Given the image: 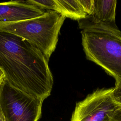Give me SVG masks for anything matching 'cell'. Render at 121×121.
<instances>
[{
    "mask_svg": "<svg viewBox=\"0 0 121 121\" xmlns=\"http://www.w3.org/2000/svg\"><path fill=\"white\" fill-rule=\"evenodd\" d=\"M0 69L14 87L43 100L51 95L53 76L45 56L26 39L0 30Z\"/></svg>",
    "mask_w": 121,
    "mask_h": 121,
    "instance_id": "1",
    "label": "cell"
},
{
    "mask_svg": "<svg viewBox=\"0 0 121 121\" xmlns=\"http://www.w3.org/2000/svg\"><path fill=\"white\" fill-rule=\"evenodd\" d=\"M82 44L87 59L102 67L121 85V34L98 27L82 29Z\"/></svg>",
    "mask_w": 121,
    "mask_h": 121,
    "instance_id": "2",
    "label": "cell"
},
{
    "mask_svg": "<svg viewBox=\"0 0 121 121\" xmlns=\"http://www.w3.org/2000/svg\"><path fill=\"white\" fill-rule=\"evenodd\" d=\"M65 17L52 10L43 15L16 22L0 23V30L21 37L37 48L48 61L55 51Z\"/></svg>",
    "mask_w": 121,
    "mask_h": 121,
    "instance_id": "3",
    "label": "cell"
},
{
    "mask_svg": "<svg viewBox=\"0 0 121 121\" xmlns=\"http://www.w3.org/2000/svg\"><path fill=\"white\" fill-rule=\"evenodd\" d=\"M43 101L14 87L5 80L0 86V111L6 121H38Z\"/></svg>",
    "mask_w": 121,
    "mask_h": 121,
    "instance_id": "4",
    "label": "cell"
},
{
    "mask_svg": "<svg viewBox=\"0 0 121 121\" xmlns=\"http://www.w3.org/2000/svg\"><path fill=\"white\" fill-rule=\"evenodd\" d=\"M113 88L97 89L77 103L70 121H112L120 105L112 97Z\"/></svg>",
    "mask_w": 121,
    "mask_h": 121,
    "instance_id": "5",
    "label": "cell"
},
{
    "mask_svg": "<svg viewBox=\"0 0 121 121\" xmlns=\"http://www.w3.org/2000/svg\"><path fill=\"white\" fill-rule=\"evenodd\" d=\"M116 5V0H94L92 13L85 19L78 21L79 27H98L121 34L115 24Z\"/></svg>",
    "mask_w": 121,
    "mask_h": 121,
    "instance_id": "6",
    "label": "cell"
},
{
    "mask_svg": "<svg viewBox=\"0 0 121 121\" xmlns=\"http://www.w3.org/2000/svg\"><path fill=\"white\" fill-rule=\"evenodd\" d=\"M46 11L26 1L0 3V23L16 22L40 17Z\"/></svg>",
    "mask_w": 121,
    "mask_h": 121,
    "instance_id": "7",
    "label": "cell"
},
{
    "mask_svg": "<svg viewBox=\"0 0 121 121\" xmlns=\"http://www.w3.org/2000/svg\"><path fill=\"white\" fill-rule=\"evenodd\" d=\"M26 1L43 9L55 11L65 17L80 21L88 17L79 0H34Z\"/></svg>",
    "mask_w": 121,
    "mask_h": 121,
    "instance_id": "8",
    "label": "cell"
},
{
    "mask_svg": "<svg viewBox=\"0 0 121 121\" xmlns=\"http://www.w3.org/2000/svg\"><path fill=\"white\" fill-rule=\"evenodd\" d=\"M79 1L89 17L93 11L94 0H79Z\"/></svg>",
    "mask_w": 121,
    "mask_h": 121,
    "instance_id": "9",
    "label": "cell"
},
{
    "mask_svg": "<svg viewBox=\"0 0 121 121\" xmlns=\"http://www.w3.org/2000/svg\"><path fill=\"white\" fill-rule=\"evenodd\" d=\"M112 95L114 101L121 105V85L113 88Z\"/></svg>",
    "mask_w": 121,
    "mask_h": 121,
    "instance_id": "10",
    "label": "cell"
},
{
    "mask_svg": "<svg viewBox=\"0 0 121 121\" xmlns=\"http://www.w3.org/2000/svg\"><path fill=\"white\" fill-rule=\"evenodd\" d=\"M112 121H121V105L114 112Z\"/></svg>",
    "mask_w": 121,
    "mask_h": 121,
    "instance_id": "11",
    "label": "cell"
},
{
    "mask_svg": "<svg viewBox=\"0 0 121 121\" xmlns=\"http://www.w3.org/2000/svg\"><path fill=\"white\" fill-rule=\"evenodd\" d=\"M5 80V76L2 70L0 69V86Z\"/></svg>",
    "mask_w": 121,
    "mask_h": 121,
    "instance_id": "12",
    "label": "cell"
},
{
    "mask_svg": "<svg viewBox=\"0 0 121 121\" xmlns=\"http://www.w3.org/2000/svg\"><path fill=\"white\" fill-rule=\"evenodd\" d=\"M0 121H6L5 120V118L2 114L1 112L0 111Z\"/></svg>",
    "mask_w": 121,
    "mask_h": 121,
    "instance_id": "13",
    "label": "cell"
}]
</instances>
